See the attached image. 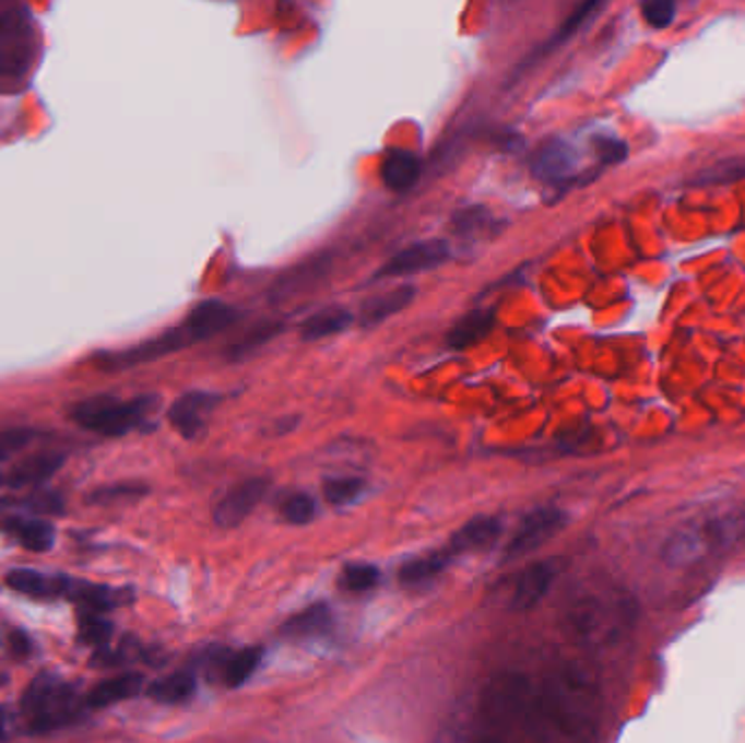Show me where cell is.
Here are the masks:
<instances>
[{
    "label": "cell",
    "instance_id": "obj_2",
    "mask_svg": "<svg viewBox=\"0 0 745 743\" xmlns=\"http://www.w3.org/2000/svg\"><path fill=\"white\" fill-rule=\"evenodd\" d=\"M742 541H745V502L678 528L663 543L661 556L670 567H689L709 556L729 552Z\"/></svg>",
    "mask_w": 745,
    "mask_h": 743
},
{
    "label": "cell",
    "instance_id": "obj_6",
    "mask_svg": "<svg viewBox=\"0 0 745 743\" xmlns=\"http://www.w3.org/2000/svg\"><path fill=\"white\" fill-rule=\"evenodd\" d=\"M567 523H569L567 512L556 506H541L530 510L517 526L510 541L506 543L501 552V563H515L528 556L530 552L549 543L558 532H563Z\"/></svg>",
    "mask_w": 745,
    "mask_h": 743
},
{
    "label": "cell",
    "instance_id": "obj_29",
    "mask_svg": "<svg viewBox=\"0 0 745 743\" xmlns=\"http://www.w3.org/2000/svg\"><path fill=\"white\" fill-rule=\"evenodd\" d=\"M114 635V624L105 620L100 613L83 611L79 613V641L85 646H92L96 650L107 648Z\"/></svg>",
    "mask_w": 745,
    "mask_h": 743
},
{
    "label": "cell",
    "instance_id": "obj_20",
    "mask_svg": "<svg viewBox=\"0 0 745 743\" xmlns=\"http://www.w3.org/2000/svg\"><path fill=\"white\" fill-rule=\"evenodd\" d=\"M4 582L15 593H22L28 598H55V595H66L70 580L61 576L48 578L33 569H13L4 576Z\"/></svg>",
    "mask_w": 745,
    "mask_h": 743
},
{
    "label": "cell",
    "instance_id": "obj_10",
    "mask_svg": "<svg viewBox=\"0 0 745 743\" xmlns=\"http://www.w3.org/2000/svg\"><path fill=\"white\" fill-rule=\"evenodd\" d=\"M565 563L563 558H543L525 567L517 578L510 593L512 611H530L534 609L552 589L556 578L560 576Z\"/></svg>",
    "mask_w": 745,
    "mask_h": 743
},
{
    "label": "cell",
    "instance_id": "obj_11",
    "mask_svg": "<svg viewBox=\"0 0 745 743\" xmlns=\"http://www.w3.org/2000/svg\"><path fill=\"white\" fill-rule=\"evenodd\" d=\"M578 164V151L567 140H549L534 153L530 168L536 179L552 186H563L576 177Z\"/></svg>",
    "mask_w": 745,
    "mask_h": 743
},
{
    "label": "cell",
    "instance_id": "obj_13",
    "mask_svg": "<svg viewBox=\"0 0 745 743\" xmlns=\"http://www.w3.org/2000/svg\"><path fill=\"white\" fill-rule=\"evenodd\" d=\"M262 659H264L262 646H249V648L234 650L227 654L216 652V657H212L210 670L227 689H240L258 672V668L262 665Z\"/></svg>",
    "mask_w": 745,
    "mask_h": 743
},
{
    "label": "cell",
    "instance_id": "obj_7",
    "mask_svg": "<svg viewBox=\"0 0 745 743\" xmlns=\"http://www.w3.org/2000/svg\"><path fill=\"white\" fill-rule=\"evenodd\" d=\"M449 258H451V249L445 240H438V238L421 240L394 253L379 271H375L372 280H390V278H405V275L434 271L442 267Z\"/></svg>",
    "mask_w": 745,
    "mask_h": 743
},
{
    "label": "cell",
    "instance_id": "obj_34",
    "mask_svg": "<svg viewBox=\"0 0 745 743\" xmlns=\"http://www.w3.org/2000/svg\"><path fill=\"white\" fill-rule=\"evenodd\" d=\"M593 151L598 155V160L602 164H619L628 157V144L617 140V138H608V135H595L593 138Z\"/></svg>",
    "mask_w": 745,
    "mask_h": 743
},
{
    "label": "cell",
    "instance_id": "obj_28",
    "mask_svg": "<svg viewBox=\"0 0 745 743\" xmlns=\"http://www.w3.org/2000/svg\"><path fill=\"white\" fill-rule=\"evenodd\" d=\"M381 580V571L372 563H347L339 576V587L350 593L372 591Z\"/></svg>",
    "mask_w": 745,
    "mask_h": 743
},
{
    "label": "cell",
    "instance_id": "obj_30",
    "mask_svg": "<svg viewBox=\"0 0 745 743\" xmlns=\"http://www.w3.org/2000/svg\"><path fill=\"white\" fill-rule=\"evenodd\" d=\"M280 515L291 526H308L317 519L319 504L310 493H293L282 502Z\"/></svg>",
    "mask_w": 745,
    "mask_h": 743
},
{
    "label": "cell",
    "instance_id": "obj_14",
    "mask_svg": "<svg viewBox=\"0 0 745 743\" xmlns=\"http://www.w3.org/2000/svg\"><path fill=\"white\" fill-rule=\"evenodd\" d=\"M66 595H72L79 604L85 606V611L100 613V615L133 602V589L131 587L114 589V587H107V585H92V582H76V585H72V580L68 582Z\"/></svg>",
    "mask_w": 745,
    "mask_h": 743
},
{
    "label": "cell",
    "instance_id": "obj_1",
    "mask_svg": "<svg viewBox=\"0 0 745 743\" xmlns=\"http://www.w3.org/2000/svg\"><path fill=\"white\" fill-rule=\"evenodd\" d=\"M240 319V310L221 299H205L190 310V315L175 328L164 334L149 339L140 345L127 347L122 352H107L98 356L100 369H131L138 365H146L159 358H166L175 352H181L190 345L214 339L225 332Z\"/></svg>",
    "mask_w": 745,
    "mask_h": 743
},
{
    "label": "cell",
    "instance_id": "obj_39",
    "mask_svg": "<svg viewBox=\"0 0 745 743\" xmlns=\"http://www.w3.org/2000/svg\"><path fill=\"white\" fill-rule=\"evenodd\" d=\"M7 683V676H0V685H4Z\"/></svg>",
    "mask_w": 745,
    "mask_h": 743
},
{
    "label": "cell",
    "instance_id": "obj_9",
    "mask_svg": "<svg viewBox=\"0 0 745 743\" xmlns=\"http://www.w3.org/2000/svg\"><path fill=\"white\" fill-rule=\"evenodd\" d=\"M221 401V394L210 392V390H188L184 392L168 410V421L175 427V432L188 440L199 438L212 412L216 410Z\"/></svg>",
    "mask_w": 745,
    "mask_h": 743
},
{
    "label": "cell",
    "instance_id": "obj_4",
    "mask_svg": "<svg viewBox=\"0 0 745 743\" xmlns=\"http://www.w3.org/2000/svg\"><path fill=\"white\" fill-rule=\"evenodd\" d=\"M20 709L31 720V733H48L79 718L72 687L55 674H39L22 694Z\"/></svg>",
    "mask_w": 745,
    "mask_h": 743
},
{
    "label": "cell",
    "instance_id": "obj_15",
    "mask_svg": "<svg viewBox=\"0 0 745 743\" xmlns=\"http://www.w3.org/2000/svg\"><path fill=\"white\" fill-rule=\"evenodd\" d=\"M421 160L405 149H390L381 162V179L392 192H405L421 179Z\"/></svg>",
    "mask_w": 745,
    "mask_h": 743
},
{
    "label": "cell",
    "instance_id": "obj_37",
    "mask_svg": "<svg viewBox=\"0 0 745 743\" xmlns=\"http://www.w3.org/2000/svg\"><path fill=\"white\" fill-rule=\"evenodd\" d=\"M9 644H11L13 654H17V657H26L31 652V641H28V637L24 633H13L9 637Z\"/></svg>",
    "mask_w": 745,
    "mask_h": 743
},
{
    "label": "cell",
    "instance_id": "obj_18",
    "mask_svg": "<svg viewBox=\"0 0 745 743\" xmlns=\"http://www.w3.org/2000/svg\"><path fill=\"white\" fill-rule=\"evenodd\" d=\"M354 321H356V315L352 310L343 306H328L301 323L299 337L306 343L323 341V339L343 334L347 328L354 326Z\"/></svg>",
    "mask_w": 745,
    "mask_h": 743
},
{
    "label": "cell",
    "instance_id": "obj_25",
    "mask_svg": "<svg viewBox=\"0 0 745 743\" xmlns=\"http://www.w3.org/2000/svg\"><path fill=\"white\" fill-rule=\"evenodd\" d=\"M61 464H63V456L59 453H37L33 458H26L11 471L9 484L15 488L39 484L48 480L50 475H55Z\"/></svg>",
    "mask_w": 745,
    "mask_h": 743
},
{
    "label": "cell",
    "instance_id": "obj_22",
    "mask_svg": "<svg viewBox=\"0 0 745 743\" xmlns=\"http://www.w3.org/2000/svg\"><path fill=\"white\" fill-rule=\"evenodd\" d=\"M197 694V676L192 672H175L146 687V696L157 705H184Z\"/></svg>",
    "mask_w": 745,
    "mask_h": 743
},
{
    "label": "cell",
    "instance_id": "obj_5",
    "mask_svg": "<svg viewBox=\"0 0 745 743\" xmlns=\"http://www.w3.org/2000/svg\"><path fill=\"white\" fill-rule=\"evenodd\" d=\"M39 26L26 7L0 9V79L31 72L39 55Z\"/></svg>",
    "mask_w": 745,
    "mask_h": 743
},
{
    "label": "cell",
    "instance_id": "obj_12",
    "mask_svg": "<svg viewBox=\"0 0 745 743\" xmlns=\"http://www.w3.org/2000/svg\"><path fill=\"white\" fill-rule=\"evenodd\" d=\"M499 534H501V521L497 517L477 515L469 519L460 530H456L442 550L449 554L451 561H456L460 556L490 547L499 539Z\"/></svg>",
    "mask_w": 745,
    "mask_h": 743
},
{
    "label": "cell",
    "instance_id": "obj_31",
    "mask_svg": "<svg viewBox=\"0 0 745 743\" xmlns=\"http://www.w3.org/2000/svg\"><path fill=\"white\" fill-rule=\"evenodd\" d=\"M495 225V216L486 208H466L453 214L451 227L462 236H477Z\"/></svg>",
    "mask_w": 745,
    "mask_h": 743
},
{
    "label": "cell",
    "instance_id": "obj_27",
    "mask_svg": "<svg viewBox=\"0 0 745 743\" xmlns=\"http://www.w3.org/2000/svg\"><path fill=\"white\" fill-rule=\"evenodd\" d=\"M369 493V484L363 477H330L323 482V497L332 506H352Z\"/></svg>",
    "mask_w": 745,
    "mask_h": 743
},
{
    "label": "cell",
    "instance_id": "obj_17",
    "mask_svg": "<svg viewBox=\"0 0 745 743\" xmlns=\"http://www.w3.org/2000/svg\"><path fill=\"white\" fill-rule=\"evenodd\" d=\"M334 626V611L326 602H315L304 611L295 613L282 626L286 639H315L330 633Z\"/></svg>",
    "mask_w": 745,
    "mask_h": 743
},
{
    "label": "cell",
    "instance_id": "obj_3",
    "mask_svg": "<svg viewBox=\"0 0 745 743\" xmlns=\"http://www.w3.org/2000/svg\"><path fill=\"white\" fill-rule=\"evenodd\" d=\"M157 405L159 397L155 394H142L127 401L111 394H98L79 401L70 410V416L87 432L100 436H125L133 429L146 427Z\"/></svg>",
    "mask_w": 745,
    "mask_h": 743
},
{
    "label": "cell",
    "instance_id": "obj_36",
    "mask_svg": "<svg viewBox=\"0 0 745 743\" xmlns=\"http://www.w3.org/2000/svg\"><path fill=\"white\" fill-rule=\"evenodd\" d=\"M33 440L31 429H7L0 432V460L11 458L15 451L24 449Z\"/></svg>",
    "mask_w": 745,
    "mask_h": 743
},
{
    "label": "cell",
    "instance_id": "obj_23",
    "mask_svg": "<svg viewBox=\"0 0 745 743\" xmlns=\"http://www.w3.org/2000/svg\"><path fill=\"white\" fill-rule=\"evenodd\" d=\"M453 561L449 558V554L440 547L431 554L412 558L407 563H403V567L399 569V582L403 587H418L425 582H431L434 578H438Z\"/></svg>",
    "mask_w": 745,
    "mask_h": 743
},
{
    "label": "cell",
    "instance_id": "obj_32",
    "mask_svg": "<svg viewBox=\"0 0 745 743\" xmlns=\"http://www.w3.org/2000/svg\"><path fill=\"white\" fill-rule=\"evenodd\" d=\"M745 177V162L733 160V162H722L718 166H711L702 173H698V177H694L696 186H718V184H729L735 179Z\"/></svg>",
    "mask_w": 745,
    "mask_h": 743
},
{
    "label": "cell",
    "instance_id": "obj_33",
    "mask_svg": "<svg viewBox=\"0 0 745 743\" xmlns=\"http://www.w3.org/2000/svg\"><path fill=\"white\" fill-rule=\"evenodd\" d=\"M149 488L144 484L135 482H122V484H111V486H100L90 495L92 504H111V502H122V499H138L146 495Z\"/></svg>",
    "mask_w": 745,
    "mask_h": 743
},
{
    "label": "cell",
    "instance_id": "obj_38",
    "mask_svg": "<svg viewBox=\"0 0 745 743\" xmlns=\"http://www.w3.org/2000/svg\"><path fill=\"white\" fill-rule=\"evenodd\" d=\"M2 735H4V722H2V716H0V740H2Z\"/></svg>",
    "mask_w": 745,
    "mask_h": 743
},
{
    "label": "cell",
    "instance_id": "obj_35",
    "mask_svg": "<svg viewBox=\"0 0 745 743\" xmlns=\"http://www.w3.org/2000/svg\"><path fill=\"white\" fill-rule=\"evenodd\" d=\"M641 13L646 17V22L654 28H665L674 22L676 15V4L667 2V0H652V2H643Z\"/></svg>",
    "mask_w": 745,
    "mask_h": 743
},
{
    "label": "cell",
    "instance_id": "obj_16",
    "mask_svg": "<svg viewBox=\"0 0 745 743\" xmlns=\"http://www.w3.org/2000/svg\"><path fill=\"white\" fill-rule=\"evenodd\" d=\"M414 297H416V288L414 286H399V288H394L390 293L372 297V299L363 304V308L358 312L360 328L371 330V328L381 326L383 321H388L397 312L405 310L414 302Z\"/></svg>",
    "mask_w": 745,
    "mask_h": 743
},
{
    "label": "cell",
    "instance_id": "obj_26",
    "mask_svg": "<svg viewBox=\"0 0 745 743\" xmlns=\"http://www.w3.org/2000/svg\"><path fill=\"white\" fill-rule=\"evenodd\" d=\"M284 328L286 326L280 323V321H262V323H258L253 330H249L247 337H243L238 343L227 347V358L232 363H243V361L251 358L258 350H262L264 345L275 341L284 332Z\"/></svg>",
    "mask_w": 745,
    "mask_h": 743
},
{
    "label": "cell",
    "instance_id": "obj_19",
    "mask_svg": "<svg viewBox=\"0 0 745 743\" xmlns=\"http://www.w3.org/2000/svg\"><path fill=\"white\" fill-rule=\"evenodd\" d=\"M144 689V676L142 674H120L114 679H107L98 683L85 698V705L90 709H107L116 703H125L129 698H135Z\"/></svg>",
    "mask_w": 745,
    "mask_h": 743
},
{
    "label": "cell",
    "instance_id": "obj_21",
    "mask_svg": "<svg viewBox=\"0 0 745 743\" xmlns=\"http://www.w3.org/2000/svg\"><path fill=\"white\" fill-rule=\"evenodd\" d=\"M495 326V315L490 310H471L447 334V347L453 352H464L471 345L480 343Z\"/></svg>",
    "mask_w": 745,
    "mask_h": 743
},
{
    "label": "cell",
    "instance_id": "obj_8",
    "mask_svg": "<svg viewBox=\"0 0 745 743\" xmlns=\"http://www.w3.org/2000/svg\"><path fill=\"white\" fill-rule=\"evenodd\" d=\"M271 482L267 477H249L229 488L214 506V523L223 530L238 528L267 497Z\"/></svg>",
    "mask_w": 745,
    "mask_h": 743
},
{
    "label": "cell",
    "instance_id": "obj_24",
    "mask_svg": "<svg viewBox=\"0 0 745 743\" xmlns=\"http://www.w3.org/2000/svg\"><path fill=\"white\" fill-rule=\"evenodd\" d=\"M7 530L28 552H48L55 545V528L44 519H9Z\"/></svg>",
    "mask_w": 745,
    "mask_h": 743
}]
</instances>
